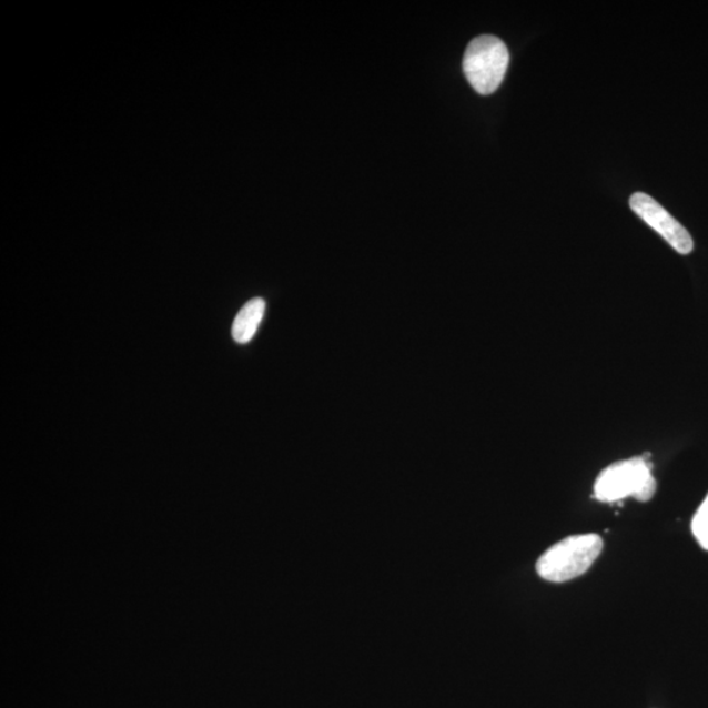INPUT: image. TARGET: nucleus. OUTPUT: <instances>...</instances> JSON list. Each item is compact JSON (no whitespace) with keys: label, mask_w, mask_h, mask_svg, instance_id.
Segmentation results:
<instances>
[{"label":"nucleus","mask_w":708,"mask_h":708,"mask_svg":"<svg viewBox=\"0 0 708 708\" xmlns=\"http://www.w3.org/2000/svg\"><path fill=\"white\" fill-rule=\"evenodd\" d=\"M265 301L254 299L245 303L235 316L231 335L236 343L247 344L254 338L265 314Z\"/></svg>","instance_id":"obj_5"},{"label":"nucleus","mask_w":708,"mask_h":708,"mask_svg":"<svg viewBox=\"0 0 708 708\" xmlns=\"http://www.w3.org/2000/svg\"><path fill=\"white\" fill-rule=\"evenodd\" d=\"M653 464L647 457L618 461L603 469L595 482V497L603 503H616L626 497L646 503L656 493Z\"/></svg>","instance_id":"obj_2"},{"label":"nucleus","mask_w":708,"mask_h":708,"mask_svg":"<svg viewBox=\"0 0 708 708\" xmlns=\"http://www.w3.org/2000/svg\"><path fill=\"white\" fill-rule=\"evenodd\" d=\"M604 547L598 534H580L565 538L540 556L537 573L542 579L566 583L587 573Z\"/></svg>","instance_id":"obj_1"},{"label":"nucleus","mask_w":708,"mask_h":708,"mask_svg":"<svg viewBox=\"0 0 708 708\" xmlns=\"http://www.w3.org/2000/svg\"><path fill=\"white\" fill-rule=\"evenodd\" d=\"M691 530L700 547L708 552V495L692 518Z\"/></svg>","instance_id":"obj_6"},{"label":"nucleus","mask_w":708,"mask_h":708,"mask_svg":"<svg viewBox=\"0 0 708 708\" xmlns=\"http://www.w3.org/2000/svg\"><path fill=\"white\" fill-rule=\"evenodd\" d=\"M630 206L633 212L653 227L678 254L689 255L695 250V242L689 231L648 194L641 192L633 194Z\"/></svg>","instance_id":"obj_4"},{"label":"nucleus","mask_w":708,"mask_h":708,"mask_svg":"<svg viewBox=\"0 0 708 708\" xmlns=\"http://www.w3.org/2000/svg\"><path fill=\"white\" fill-rule=\"evenodd\" d=\"M508 67V48L496 36H479L468 43L464 71L468 83L481 95H490L500 87Z\"/></svg>","instance_id":"obj_3"}]
</instances>
